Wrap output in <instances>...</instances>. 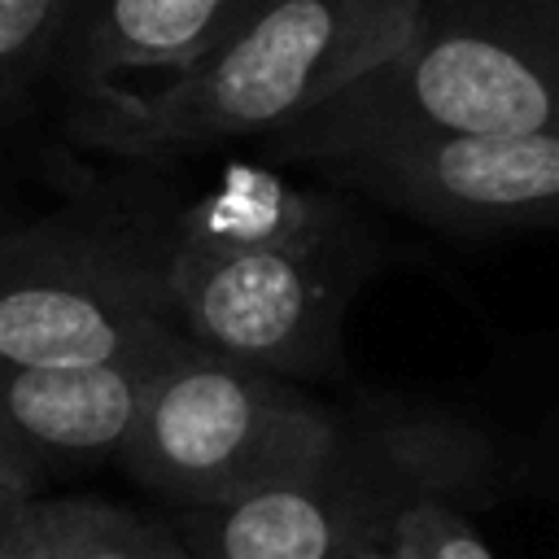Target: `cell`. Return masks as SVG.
<instances>
[{"label":"cell","instance_id":"11","mask_svg":"<svg viewBox=\"0 0 559 559\" xmlns=\"http://www.w3.org/2000/svg\"><path fill=\"white\" fill-rule=\"evenodd\" d=\"M393 537H402L419 559H493L485 537L441 493L411 498L393 520Z\"/></svg>","mask_w":559,"mask_h":559},{"label":"cell","instance_id":"7","mask_svg":"<svg viewBox=\"0 0 559 559\" xmlns=\"http://www.w3.org/2000/svg\"><path fill=\"white\" fill-rule=\"evenodd\" d=\"M183 341V336H179ZM179 341L148 358L83 367H0V415L48 476L70 463L122 459L157 367Z\"/></svg>","mask_w":559,"mask_h":559},{"label":"cell","instance_id":"4","mask_svg":"<svg viewBox=\"0 0 559 559\" xmlns=\"http://www.w3.org/2000/svg\"><path fill=\"white\" fill-rule=\"evenodd\" d=\"M345 424L293 380L197 345L157 367L122 467L175 507H210L236 493L319 472Z\"/></svg>","mask_w":559,"mask_h":559},{"label":"cell","instance_id":"6","mask_svg":"<svg viewBox=\"0 0 559 559\" xmlns=\"http://www.w3.org/2000/svg\"><path fill=\"white\" fill-rule=\"evenodd\" d=\"M310 170L450 231L559 227V131L393 140L319 157Z\"/></svg>","mask_w":559,"mask_h":559},{"label":"cell","instance_id":"12","mask_svg":"<svg viewBox=\"0 0 559 559\" xmlns=\"http://www.w3.org/2000/svg\"><path fill=\"white\" fill-rule=\"evenodd\" d=\"M39 480H44L39 463L22 450V441L13 437V428H9V424H4V415H0V489H13V493L35 498Z\"/></svg>","mask_w":559,"mask_h":559},{"label":"cell","instance_id":"14","mask_svg":"<svg viewBox=\"0 0 559 559\" xmlns=\"http://www.w3.org/2000/svg\"><path fill=\"white\" fill-rule=\"evenodd\" d=\"M354 559H419V555H415V550H411L402 537H393V533H389L384 542H376V546H362Z\"/></svg>","mask_w":559,"mask_h":559},{"label":"cell","instance_id":"2","mask_svg":"<svg viewBox=\"0 0 559 559\" xmlns=\"http://www.w3.org/2000/svg\"><path fill=\"white\" fill-rule=\"evenodd\" d=\"M559 131V0H428L411 39L271 135L275 162L428 140Z\"/></svg>","mask_w":559,"mask_h":559},{"label":"cell","instance_id":"8","mask_svg":"<svg viewBox=\"0 0 559 559\" xmlns=\"http://www.w3.org/2000/svg\"><path fill=\"white\" fill-rule=\"evenodd\" d=\"M253 4L258 0H92L66 87L87 96L170 79L201 61Z\"/></svg>","mask_w":559,"mask_h":559},{"label":"cell","instance_id":"5","mask_svg":"<svg viewBox=\"0 0 559 559\" xmlns=\"http://www.w3.org/2000/svg\"><path fill=\"white\" fill-rule=\"evenodd\" d=\"M179 336L166 236L74 214L0 231V367L148 358Z\"/></svg>","mask_w":559,"mask_h":559},{"label":"cell","instance_id":"15","mask_svg":"<svg viewBox=\"0 0 559 559\" xmlns=\"http://www.w3.org/2000/svg\"><path fill=\"white\" fill-rule=\"evenodd\" d=\"M17 502H26V493H13V489H0V511H9V507H17Z\"/></svg>","mask_w":559,"mask_h":559},{"label":"cell","instance_id":"3","mask_svg":"<svg viewBox=\"0 0 559 559\" xmlns=\"http://www.w3.org/2000/svg\"><path fill=\"white\" fill-rule=\"evenodd\" d=\"M376 266V240L345 201L275 240L210 245L166 231V288L183 336L284 380L341 371V328Z\"/></svg>","mask_w":559,"mask_h":559},{"label":"cell","instance_id":"10","mask_svg":"<svg viewBox=\"0 0 559 559\" xmlns=\"http://www.w3.org/2000/svg\"><path fill=\"white\" fill-rule=\"evenodd\" d=\"M92 0H0V122L48 79L66 83Z\"/></svg>","mask_w":559,"mask_h":559},{"label":"cell","instance_id":"9","mask_svg":"<svg viewBox=\"0 0 559 559\" xmlns=\"http://www.w3.org/2000/svg\"><path fill=\"white\" fill-rule=\"evenodd\" d=\"M44 559H192L175 528L100 498H31Z\"/></svg>","mask_w":559,"mask_h":559},{"label":"cell","instance_id":"13","mask_svg":"<svg viewBox=\"0 0 559 559\" xmlns=\"http://www.w3.org/2000/svg\"><path fill=\"white\" fill-rule=\"evenodd\" d=\"M0 559H44L31 524V498L0 511Z\"/></svg>","mask_w":559,"mask_h":559},{"label":"cell","instance_id":"1","mask_svg":"<svg viewBox=\"0 0 559 559\" xmlns=\"http://www.w3.org/2000/svg\"><path fill=\"white\" fill-rule=\"evenodd\" d=\"M428 0H258L170 79L74 96L70 131L122 157L266 144L393 57Z\"/></svg>","mask_w":559,"mask_h":559}]
</instances>
